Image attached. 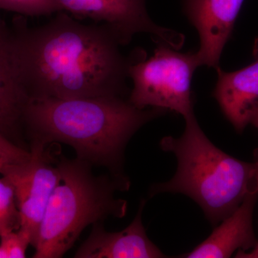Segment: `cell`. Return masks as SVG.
Segmentation results:
<instances>
[{"label": "cell", "instance_id": "6da1fadb", "mask_svg": "<svg viewBox=\"0 0 258 258\" xmlns=\"http://www.w3.org/2000/svg\"><path fill=\"white\" fill-rule=\"evenodd\" d=\"M19 25L13 54L29 100L123 97L132 58L108 25L81 23L64 11L40 26Z\"/></svg>", "mask_w": 258, "mask_h": 258}, {"label": "cell", "instance_id": "7a4b0ae2", "mask_svg": "<svg viewBox=\"0 0 258 258\" xmlns=\"http://www.w3.org/2000/svg\"><path fill=\"white\" fill-rule=\"evenodd\" d=\"M166 112L159 108L140 109L121 96L37 98L29 100L23 122L33 144H68L81 160L118 172L134 134Z\"/></svg>", "mask_w": 258, "mask_h": 258}, {"label": "cell", "instance_id": "3957f363", "mask_svg": "<svg viewBox=\"0 0 258 258\" xmlns=\"http://www.w3.org/2000/svg\"><path fill=\"white\" fill-rule=\"evenodd\" d=\"M184 120L181 137H165L160 142L161 149L177 159L175 174L169 181L154 184L149 193L151 197L165 192L189 197L215 227L256 191L257 164L236 159L214 145L195 113Z\"/></svg>", "mask_w": 258, "mask_h": 258}, {"label": "cell", "instance_id": "277c9868", "mask_svg": "<svg viewBox=\"0 0 258 258\" xmlns=\"http://www.w3.org/2000/svg\"><path fill=\"white\" fill-rule=\"evenodd\" d=\"M91 164L79 158L59 161L60 178L33 245L34 257H62L88 225L126 215L127 202L115 198V192L128 189V180L120 174L97 176Z\"/></svg>", "mask_w": 258, "mask_h": 258}, {"label": "cell", "instance_id": "5b68a950", "mask_svg": "<svg viewBox=\"0 0 258 258\" xmlns=\"http://www.w3.org/2000/svg\"><path fill=\"white\" fill-rule=\"evenodd\" d=\"M199 66L195 52L181 53L164 43L149 59L144 52L137 54L128 66L134 83L129 102L140 109L163 108L184 118L194 114L191 79Z\"/></svg>", "mask_w": 258, "mask_h": 258}, {"label": "cell", "instance_id": "8992f818", "mask_svg": "<svg viewBox=\"0 0 258 258\" xmlns=\"http://www.w3.org/2000/svg\"><path fill=\"white\" fill-rule=\"evenodd\" d=\"M45 146L33 144L31 156L21 164H11L2 174L14 189L20 217V230L36 242L47 204L60 178L58 166L51 164Z\"/></svg>", "mask_w": 258, "mask_h": 258}, {"label": "cell", "instance_id": "52a82bcc", "mask_svg": "<svg viewBox=\"0 0 258 258\" xmlns=\"http://www.w3.org/2000/svg\"><path fill=\"white\" fill-rule=\"evenodd\" d=\"M62 11L76 18H88L110 27L123 45L137 33L149 34L158 43L181 48L184 36L152 21L147 0H57Z\"/></svg>", "mask_w": 258, "mask_h": 258}, {"label": "cell", "instance_id": "ba28073f", "mask_svg": "<svg viewBox=\"0 0 258 258\" xmlns=\"http://www.w3.org/2000/svg\"><path fill=\"white\" fill-rule=\"evenodd\" d=\"M244 0H183L184 14L198 30L200 66L217 69Z\"/></svg>", "mask_w": 258, "mask_h": 258}, {"label": "cell", "instance_id": "9c48e42d", "mask_svg": "<svg viewBox=\"0 0 258 258\" xmlns=\"http://www.w3.org/2000/svg\"><path fill=\"white\" fill-rule=\"evenodd\" d=\"M145 200L139 205L133 222L118 232H109L99 224L93 225L89 237L78 249L75 257L162 258L167 256L148 237L142 223Z\"/></svg>", "mask_w": 258, "mask_h": 258}, {"label": "cell", "instance_id": "30bf717a", "mask_svg": "<svg viewBox=\"0 0 258 258\" xmlns=\"http://www.w3.org/2000/svg\"><path fill=\"white\" fill-rule=\"evenodd\" d=\"M257 198L256 191L249 193L233 213L215 226L206 240L179 257L227 258L236 251L248 252L253 249L257 241L253 228Z\"/></svg>", "mask_w": 258, "mask_h": 258}, {"label": "cell", "instance_id": "8fae6325", "mask_svg": "<svg viewBox=\"0 0 258 258\" xmlns=\"http://www.w3.org/2000/svg\"><path fill=\"white\" fill-rule=\"evenodd\" d=\"M254 61L233 72L216 69L217 82L213 96L226 118L239 133L250 123L258 109V40L254 47Z\"/></svg>", "mask_w": 258, "mask_h": 258}, {"label": "cell", "instance_id": "7c38bea8", "mask_svg": "<svg viewBox=\"0 0 258 258\" xmlns=\"http://www.w3.org/2000/svg\"><path fill=\"white\" fill-rule=\"evenodd\" d=\"M28 101L15 64L13 32L0 18V131L5 135L23 122Z\"/></svg>", "mask_w": 258, "mask_h": 258}, {"label": "cell", "instance_id": "4fadbf2b", "mask_svg": "<svg viewBox=\"0 0 258 258\" xmlns=\"http://www.w3.org/2000/svg\"><path fill=\"white\" fill-rule=\"evenodd\" d=\"M20 227V212L14 189L4 178L0 179V236Z\"/></svg>", "mask_w": 258, "mask_h": 258}, {"label": "cell", "instance_id": "5bb4252c", "mask_svg": "<svg viewBox=\"0 0 258 258\" xmlns=\"http://www.w3.org/2000/svg\"><path fill=\"white\" fill-rule=\"evenodd\" d=\"M0 9L31 17L62 11L57 0H0Z\"/></svg>", "mask_w": 258, "mask_h": 258}, {"label": "cell", "instance_id": "9a60e30c", "mask_svg": "<svg viewBox=\"0 0 258 258\" xmlns=\"http://www.w3.org/2000/svg\"><path fill=\"white\" fill-rule=\"evenodd\" d=\"M30 239L23 230L10 231L0 236V258L25 257Z\"/></svg>", "mask_w": 258, "mask_h": 258}, {"label": "cell", "instance_id": "2e32d148", "mask_svg": "<svg viewBox=\"0 0 258 258\" xmlns=\"http://www.w3.org/2000/svg\"><path fill=\"white\" fill-rule=\"evenodd\" d=\"M31 153L10 142L5 134L0 131V157L4 158L10 164H21L28 161Z\"/></svg>", "mask_w": 258, "mask_h": 258}, {"label": "cell", "instance_id": "e0dca14e", "mask_svg": "<svg viewBox=\"0 0 258 258\" xmlns=\"http://www.w3.org/2000/svg\"><path fill=\"white\" fill-rule=\"evenodd\" d=\"M255 162L256 164H257V170H256L255 174V189L258 196V160H256ZM235 257L243 258H258V238L257 244L254 246L253 249H251V250L248 251V252L237 251Z\"/></svg>", "mask_w": 258, "mask_h": 258}, {"label": "cell", "instance_id": "ac0fdd59", "mask_svg": "<svg viewBox=\"0 0 258 258\" xmlns=\"http://www.w3.org/2000/svg\"><path fill=\"white\" fill-rule=\"evenodd\" d=\"M250 123L252 125H253L254 127L258 130V109L255 111V113H254V115H252V118L250 120ZM256 160H258V153H257V158Z\"/></svg>", "mask_w": 258, "mask_h": 258}, {"label": "cell", "instance_id": "d6986e66", "mask_svg": "<svg viewBox=\"0 0 258 258\" xmlns=\"http://www.w3.org/2000/svg\"><path fill=\"white\" fill-rule=\"evenodd\" d=\"M9 164H11L9 161H7L4 158L0 157V173H1V174Z\"/></svg>", "mask_w": 258, "mask_h": 258}]
</instances>
